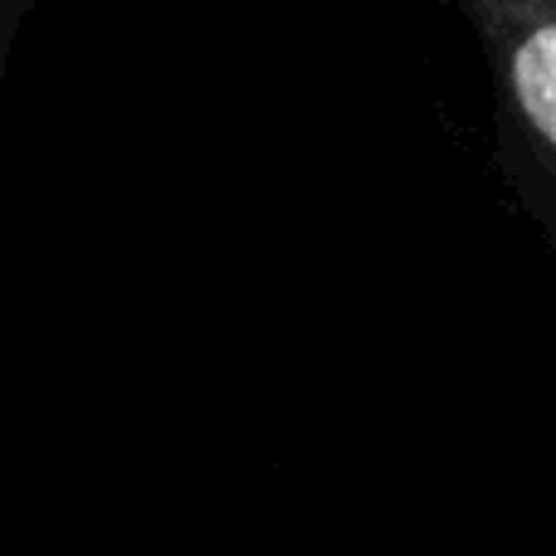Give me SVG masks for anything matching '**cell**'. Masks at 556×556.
Here are the masks:
<instances>
[{"label":"cell","mask_w":556,"mask_h":556,"mask_svg":"<svg viewBox=\"0 0 556 556\" xmlns=\"http://www.w3.org/2000/svg\"><path fill=\"white\" fill-rule=\"evenodd\" d=\"M469 29L493 103V156L556 260V0H440Z\"/></svg>","instance_id":"6da1fadb"},{"label":"cell","mask_w":556,"mask_h":556,"mask_svg":"<svg viewBox=\"0 0 556 556\" xmlns=\"http://www.w3.org/2000/svg\"><path fill=\"white\" fill-rule=\"evenodd\" d=\"M35 10H39V0H0V74H5L10 59H15L20 35H25Z\"/></svg>","instance_id":"7a4b0ae2"}]
</instances>
